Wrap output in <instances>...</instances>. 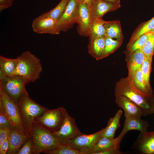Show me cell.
I'll return each mask as SVG.
<instances>
[{
    "label": "cell",
    "instance_id": "1",
    "mask_svg": "<svg viewBox=\"0 0 154 154\" xmlns=\"http://www.w3.org/2000/svg\"><path fill=\"white\" fill-rule=\"evenodd\" d=\"M114 92L116 96H125L138 105L143 111V116L151 113L152 106L147 100L149 97L137 90L132 81L127 77L122 78L116 82Z\"/></svg>",
    "mask_w": 154,
    "mask_h": 154
},
{
    "label": "cell",
    "instance_id": "2",
    "mask_svg": "<svg viewBox=\"0 0 154 154\" xmlns=\"http://www.w3.org/2000/svg\"><path fill=\"white\" fill-rule=\"evenodd\" d=\"M17 57L19 62L15 75L19 76L34 82L39 79L42 71L40 60L29 51L23 52Z\"/></svg>",
    "mask_w": 154,
    "mask_h": 154
},
{
    "label": "cell",
    "instance_id": "3",
    "mask_svg": "<svg viewBox=\"0 0 154 154\" xmlns=\"http://www.w3.org/2000/svg\"><path fill=\"white\" fill-rule=\"evenodd\" d=\"M19 108L23 126L27 135H32L34 120L48 109L38 104L29 96L27 91L17 103Z\"/></svg>",
    "mask_w": 154,
    "mask_h": 154
},
{
    "label": "cell",
    "instance_id": "4",
    "mask_svg": "<svg viewBox=\"0 0 154 154\" xmlns=\"http://www.w3.org/2000/svg\"><path fill=\"white\" fill-rule=\"evenodd\" d=\"M31 135L34 154H39L44 151L56 149L62 144L52 132L36 123L34 122L33 124Z\"/></svg>",
    "mask_w": 154,
    "mask_h": 154
},
{
    "label": "cell",
    "instance_id": "5",
    "mask_svg": "<svg viewBox=\"0 0 154 154\" xmlns=\"http://www.w3.org/2000/svg\"><path fill=\"white\" fill-rule=\"evenodd\" d=\"M0 105L2 106L13 128L21 134L27 135L23 126L18 104L1 88H0Z\"/></svg>",
    "mask_w": 154,
    "mask_h": 154
},
{
    "label": "cell",
    "instance_id": "6",
    "mask_svg": "<svg viewBox=\"0 0 154 154\" xmlns=\"http://www.w3.org/2000/svg\"><path fill=\"white\" fill-rule=\"evenodd\" d=\"M67 110L64 108L48 110L40 116L36 117V123L52 133L58 131L64 121Z\"/></svg>",
    "mask_w": 154,
    "mask_h": 154
},
{
    "label": "cell",
    "instance_id": "7",
    "mask_svg": "<svg viewBox=\"0 0 154 154\" xmlns=\"http://www.w3.org/2000/svg\"><path fill=\"white\" fill-rule=\"evenodd\" d=\"M30 82L28 79L22 76H7L0 82V88L17 104L27 91L25 86Z\"/></svg>",
    "mask_w": 154,
    "mask_h": 154
},
{
    "label": "cell",
    "instance_id": "8",
    "mask_svg": "<svg viewBox=\"0 0 154 154\" xmlns=\"http://www.w3.org/2000/svg\"><path fill=\"white\" fill-rule=\"evenodd\" d=\"M105 130V127L92 134L83 133L69 140L65 144L79 151L81 154H90L99 140L103 137Z\"/></svg>",
    "mask_w": 154,
    "mask_h": 154
},
{
    "label": "cell",
    "instance_id": "9",
    "mask_svg": "<svg viewBox=\"0 0 154 154\" xmlns=\"http://www.w3.org/2000/svg\"><path fill=\"white\" fill-rule=\"evenodd\" d=\"M52 133L62 144H65L71 139L83 134L78 127L75 119L70 116L67 111L60 129L58 131Z\"/></svg>",
    "mask_w": 154,
    "mask_h": 154
},
{
    "label": "cell",
    "instance_id": "10",
    "mask_svg": "<svg viewBox=\"0 0 154 154\" xmlns=\"http://www.w3.org/2000/svg\"><path fill=\"white\" fill-rule=\"evenodd\" d=\"M32 27L33 31L38 34L58 35L61 32L58 27V20L48 16L45 13L33 20Z\"/></svg>",
    "mask_w": 154,
    "mask_h": 154
},
{
    "label": "cell",
    "instance_id": "11",
    "mask_svg": "<svg viewBox=\"0 0 154 154\" xmlns=\"http://www.w3.org/2000/svg\"><path fill=\"white\" fill-rule=\"evenodd\" d=\"M78 4L77 0H69L64 13L58 21L61 31H66L76 23Z\"/></svg>",
    "mask_w": 154,
    "mask_h": 154
},
{
    "label": "cell",
    "instance_id": "12",
    "mask_svg": "<svg viewBox=\"0 0 154 154\" xmlns=\"http://www.w3.org/2000/svg\"><path fill=\"white\" fill-rule=\"evenodd\" d=\"M91 9V7L86 4L78 2L77 31L81 36H89L90 28L92 21L90 16Z\"/></svg>",
    "mask_w": 154,
    "mask_h": 154
},
{
    "label": "cell",
    "instance_id": "13",
    "mask_svg": "<svg viewBox=\"0 0 154 154\" xmlns=\"http://www.w3.org/2000/svg\"><path fill=\"white\" fill-rule=\"evenodd\" d=\"M132 148L142 154H154V131L140 132Z\"/></svg>",
    "mask_w": 154,
    "mask_h": 154
},
{
    "label": "cell",
    "instance_id": "14",
    "mask_svg": "<svg viewBox=\"0 0 154 154\" xmlns=\"http://www.w3.org/2000/svg\"><path fill=\"white\" fill-rule=\"evenodd\" d=\"M115 102L119 107L123 110L125 118L134 117H141L143 116V111L141 108L125 96H116Z\"/></svg>",
    "mask_w": 154,
    "mask_h": 154
},
{
    "label": "cell",
    "instance_id": "15",
    "mask_svg": "<svg viewBox=\"0 0 154 154\" xmlns=\"http://www.w3.org/2000/svg\"><path fill=\"white\" fill-rule=\"evenodd\" d=\"M121 6L119 4L108 2L103 0H95L91 7V19L102 18L107 13L116 10Z\"/></svg>",
    "mask_w": 154,
    "mask_h": 154
},
{
    "label": "cell",
    "instance_id": "16",
    "mask_svg": "<svg viewBox=\"0 0 154 154\" xmlns=\"http://www.w3.org/2000/svg\"><path fill=\"white\" fill-rule=\"evenodd\" d=\"M31 135L23 134L15 128L9 129L8 136L9 147L6 154H15Z\"/></svg>",
    "mask_w": 154,
    "mask_h": 154
},
{
    "label": "cell",
    "instance_id": "17",
    "mask_svg": "<svg viewBox=\"0 0 154 154\" xmlns=\"http://www.w3.org/2000/svg\"><path fill=\"white\" fill-rule=\"evenodd\" d=\"M124 136L120 133L115 138L102 137L98 141L90 154H98V153L110 149H120V144Z\"/></svg>",
    "mask_w": 154,
    "mask_h": 154
},
{
    "label": "cell",
    "instance_id": "18",
    "mask_svg": "<svg viewBox=\"0 0 154 154\" xmlns=\"http://www.w3.org/2000/svg\"><path fill=\"white\" fill-rule=\"evenodd\" d=\"M148 122L141 119V117H134L125 118L123 128L121 132L125 136L129 131L137 130L140 132L147 131Z\"/></svg>",
    "mask_w": 154,
    "mask_h": 154
},
{
    "label": "cell",
    "instance_id": "19",
    "mask_svg": "<svg viewBox=\"0 0 154 154\" xmlns=\"http://www.w3.org/2000/svg\"><path fill=\"white\" fill-rule=\"evenodd\" d=\"M129 58L127 63L128 75L127 78L132 81L134 74L141 66L144 60L145 55L140 49L129 55Z\"/></svg>",
    "mask_w": 154,
    "mask_h": 154
},
{
    "label": "cell",
    "instance_id": "20",
    "mask_svg": "<svg viewBox=\"0 0 154 154\" xmlns=\"http://www.w3.org/2000/svg\"><path fill=\"white\" fill-rule=\"evenodd\" d=\"M105 37L89 39L88 48L89 54L98 60L102 59L105 45Z\"/></svg>",
    "mask_w": 154,
    "mask_h": 154
},
{
    "label": "cell",
    "instance_id": "21",
    "mask_svg": "<svg viewBox=\"0 0 154 154\" xmlns=\"http://www.w3.org/2000/svg\"><path fill=\"white\" fill-rule=\"evenodd\" d=\"M106 36L113 39L123 40L120 21L119 20L105 21Z\"/></svg>",
    "mask_w": 154,
    "mask_h": 154
},
{
    "label": "cell",
    "instance_id": "22",
    "mask_svg": "<svg viewBox=\"0 0 154 154\" xmlns=\"http://www.w3.org/2000/svg\"><path fill=\"white\" fill-rule=\"evenodd\" d=\"M154 29V17L150 20L140 24L132 33L127 47L131 46L141 35L150 32Z\"/></svg>",
    "mask_w": 154,
    "mask_h": 154
},
{
    "label": "cell",
    "instance_id": "23",
    "mask_svg": "<svg viewBox=\"0 0 154 154\" xmlns=\"http://www.w3.org/2000/svg\"><path fill=\"white\" fill-rule=\"evenodd\" d=\"M132 81L135 86L139 92L148 97H153L152 91L146 84L141 71V67L136 72Z\"/></svg>",
    "mask_w": 154,
    "mask_h": 154
},
{
    "label": "cell",
    "instance_id": "24",
    "mask_svg": "<svg viewBox=\"0 0 154 154\" xmlns=\"http://www.w3.org/2000/svg\"><path fill=\"white\" fill-rule=\"evenodd\" d=\"M122 112V111L119 110L117 112L114 117L109 118L103 137L111 139L114 138L116 131L121 126L120 120Z\"/></svg>",
    "mask_w": 154,
    "mask_h": 154
},
{
    "label": "cell",
    "instance_id": "25",
    "mask_svg": "<svg viewBox=\"0 0 154 154\" xmlns=\"http://www.w3.org/2000/svg\"><path fill=\"white\" fill-rule=\"evenodd\" d=\"M105 21L102 18L92 20L90 28L89 39L104 37L106 36Z\"/></svg>",
    "mask_w": 154,
    "mask_h": 154
},
{
    "label": "cell",
    "instance_id": "26",
    "mask_svg": "<svg viewBox=\"0 0 154 154\" xmlns=\"http://www.w3.org/2000/svg\"><path fill=\"white\" fill-rule=\"evenodd\" d=\"M19 62L18 58L11 59L0 56V69L7 76L15 75Z\"/></svg>",
    "mask_w": 154,
    "mask_h": 154
},
{
    "label": "cell",
    "instance_id": "27",
    "mask_svg": "<svg viewBox=\"0 0 154 154\" xmlns=\"http://www.w3.org/2000/svg\"><path fill=\"white\" fill-rule=\"evenodd\" d=\"M105 42L104 50L102 59L107 57L116 50L121 45L123 40H120L105 37Z\"/></svg>",
    "mask_w": 154,
    "mask_h": 154
},
{
    "label": "cell",
    "instance_id": "28",
    "mask_svg": "<svg viewBox=\"0 0 154 154\" xmlns=\"http://www.w3.org/2000/svg\"><path fill=\"white\" fill-rule=\"evenodd\" d=\"M69 0H61L55 7L45 13L48 16L58 21L64 13Z\"/></svg>",
    "mask_w": 154,
    "mask_h": 154
},
{
    "label": "cell",
    "instance_id": "29",
    "mask_svg": "<svg viewBox=\"0 0 154 154\" xmlns=\"http://www.w3.org/2000/svg\"><path fill=\"white\" fill-rule=\"evenodd\" d=\"M152 57L145 56L144 60L141 67V70L144 78L148 87L151 88L149 83V77L151 72Z\"/></svg>",
    "mask_w": 154,
    "mask_h": 154
},
{
    "label": "cell",
    "instance_id": "30",
    "mask_svg": "<svg viewBox=\"0 0 154 154\" xmlns=\"http://www.w3.org/2000/svg\"><path fill=\"white\" fill-rule=\"evenodd\" d=\"M151 34V33H149L141 35L131 46L127 47L129 55L137 50L141 49Z\"/></svg>",
    "mask_w": 154,
    "mask_h": 154
},
{
    "label": "cell",
    "instance_id": "31",
    "mask_svg": "<svg viewBox=\"0 0 154 154\" xmlns=\"http://www.w3.org/2000/svg\"><path fill=\"white\" fill-rule=\"evenodd\" d=\"M48 154H81L79 151L73 149L66 144H62L58 148L42 152Z\"/></svg>",
    "mask_w": 154,
    "mask_h": 154
},
{
    "label": "cell",
    "instance_id": "32",
    "mask_svg": "<svg viewBox=\"0 0 154 154\" xmlns=\"http://www.w3.org/2000/svg\"><path fill=\"white\" fill-rule=\"evenodd\" d=\"M147 57H153L154 53V34L151 33L147 41L140 49Z\"/></svg>",
    "mask_w": 154,
    "mask_h": 154
},
{
    "label": "cell",
    "instance_id": "33",
    "mask_svg": "<svg viewBox=\"0 0 154 154\" xmlns=\"http://www.w3.org/2000/svg\"><path fill=\"white\" fill-rule=\"evenodd\" d=\"M34 154L33 138L31 135L25 142L15 154Z\"/></svg>",
    "mask_w": 154,
    "mask_h": 154
},
{
    "label": "cell",
    "instance_id": "34",
    "mask_svg": "<svg viewBox=\"0 0 154 154\" xmlns=\"http://www.w3.org/2000/svg\"><path fill=\"white\" fill-rule=\"evenodd\" d=\"M14 128L2 106L0 105V129Z\"/></svg>",
    "mask_w": 154,
    "mask_h": 154
},
{
    "label": "cell",
    "instance_id": "35",
    "mask_svg": "<svg viewBox=\"0 0 154 154\" xmlns=\"http://www.w3.org/2000/svg\"><path fill=\"white\" fill-rule=\"evenodd\" d=\"M14 0H0V12L11 7Z\"/></svg>",
    "mask_w": 154,
    "mask_h": 154
},
{
    "label": "cell",
    "instance_id": "36",
    "mask_svg": "<svg viewBox=\"0 0 154 154\" xmlns=\"http://www.w3.org/2000/svg\"><path fill=\"white\" fill-rule=\"evenodd\" d=\"M9 147L8 138L0 145V154H6Z\"/></svg>",
    "mask_w": 154,
    "mask_h": 154
},
{
    "label": "cell",
    "instance_id": "37",
    "mask_svg": "<svg viewBox=\"0 0 154 154\" xmlns=\"http://www.w3.org/2000/svg\"><path fill=\"white\" fill-rule=\"evenodd\" d=\"M9 129H0V145L8 138Z\"/></svg>",
    "mask_w": 154,
    "mask_h": 154
},
{
    "label": "cell",
    "instance_id": "38",
    "mask_svg": "<svg viewBox=\"0 0 154 154\" xmlns=\"http://www.w3.org/2000/svg\"><path fill=\"white\" fill-rule=\"evenodd\" d=\"M123 153L120 149H113L107 150L98 153V154H121Z\"/></svg>",
    "mask_w": 154,
    "mask_h": 154
},
{
    "label": "cell",
    "instance_id": "39",
    "mask_svg": "<svg viewBox=\"0 0 154 154\" xmlns=\"http://www.w3.org/2000/svg\"><path fill=\"white\" fill-rule=\"evenodd\" d=\"M79 3L86 4L90 7H91L95 0H77Z\"/></svg>",
    "mask_w": 154,
    "mask_h": 154
},
{
    "label": "cell",
    "instance_id": "40",
    "mask_svg": "<svg viewBox=\"0 0 154 154\" xmlns=\"http://www.w3.org/2000/svg\"><path fill=\"white\" fill-rule=\"evenodd\" d=\"M7 76L0 69V82L1 81Z\"/></svg>",
    "mask_w": 154,
    "mask_h": 154
},
{
    "label": "cell",
    "instance_id": "41",
    "mask_svg": "<svg viewBox=\"0 0 154 154\" xmlns=\"http://www.w3.org/2000/svg\"><path fill=\"white\" fill-rule=\"evenodd\" d=\"M104 1L116 4H120V0H103Z\"/></svg>",
    "mask_w": 154,
    "mask_h": 154
},
{
    "label": "cell",
    "instance_id": "42",
    "mask_svg": "<svg viewBox=\"0 0 154 154\" xmlns=\"http://www.w3.org/2000/svg\"><path fill=\"white\" fill-rule=\"evenodd\" d=\"M152 34H154V29L153 30V31H151L150 32Z\"/></svg>",
    "mask_w": 154,
    "mask_h": 154
},
{
    "label": "cell",
    "instance_id": "43",
    "mask_svg": "<svg viewBox=\"0 0 154 154\" xmlns=\"http://www.w3.org/2000/svg\"><path fill=\"white\" fill-rule=\"evenodd\" d=\"M154 108V101L153 104L152 105L151 109Z\"/></svg>",
    "mask_w": 154,
    "mask_h": 154
}]
</instances>
